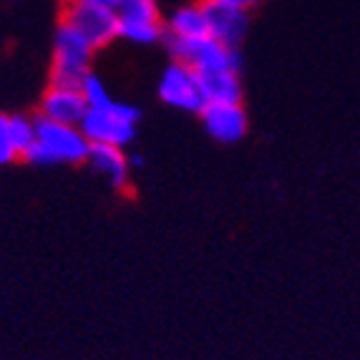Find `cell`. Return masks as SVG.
I'll use <instances>...</instances> for the list:
<instances>
[{
	"mask_svg": "<svg viewBox=\"0 0 360 360\" xmlns=\"http://www.w3.org/2000/svg\"><path fill=\"white\" fill-rule=\"evenodd\" d=\"M164 46L176 63H184L194 73H214V71H234L240 73V53L237 49H227L214 38H176L164 33Z\"/></svg>",
	"mask_w": 360,
	"mask_h": 360,
	"instance_id": "obj_1",
	"label": "cell"
},
{
	"mask_svg": "<svg viewBox=\"0 0 360 360\" xmlns=\"http://www.w3.org/2000/svg\"><path fill=\"white\" fill-rule=\"evenodd\" d=\"M139 119H141V111L136 106L114 101L108 108H89L78 129L89 144H106L124 149L136 136Z\"/></svg>",
	"mask_w": 360,
	"mask_h": 360,
	"instance_id": "obj_2",
	"label": "cell"
},
{
	"mask_svg": "<svg viewBox=\"0 0 360 360\" xmlns=\"http://www.w3.org/2000/svg\"><path fill=\"white\" fill-rule=\"evenodd\" d=\"M96 51L91 49L78 30L60 20L56 30L53 66H51V86L60 89H81L84 78L91 73V58Z\"/></svg>",
	"mask_w": 360,
	"mask_h": 360,
	"instance_id": "obj_3",
	"label": "cell"
},
{
	"mask_svg": "<svg viewBox=\"0 0 360 360\" xmlns=\"http://www.w3.org/2000/svg\"><path fill=\"white\" fill-rule=\"evenodd\" d=\"M33 131H36V141L46 149L51 156V164H84L89 156L91 144L81 134L78 127H68V124H58L46 116H33Z\"/></svg>",
	"mask_w": 360,
	"mask_h": 360,
	"instance_id": "obj_4",
	"label": "cell"
},
{
	"mask_svg": "<svg viewBox=\"0 0 360 360\" xmlns=\"http://www.w3.org/2000/svg\"><path fill=\"white\" fill-rule=\"evenodd\" d=\"M71 28L78 30V36L89 43L91 49L98 51L114 41L116 36V13L111 8L89 6V3H78V0H63V18Z\"/></svg>",
	"mask_w": 360,
	"mask_h": 360,
	"instance_id": "obj_5",
	"label": "cell"
},
{
	"mask_svg": "<svg viewBox=\"0 0 360 360\" xmlns=\"http://www.w3.org/2000/svg\"><path fill=\"white\" fill-rule=\"evenodd\" d=\"M199 11L205 15L207 36L219 41L227 49H237L242 38L247 36L250 18H247V11H242V8L229 6L224 0H202Z\"/></svg>",
	"mask_w": 360,
	"mask_h": 360,
	"instance_id": "obj_6",
	"label": "cell"
},
{
	"mask_svg": "<svg viewBox=\"0 0 360 360\" xmlns=\"http://www.w3.org/2000/svg\"><path fill=\"white\" fill-rule=\"evenodd\" d=\"M159 98L169 106L181 108V111H199L205 106L202 94H199L197 73L192 68H186L184 63H176V60L162 73Z\"/></svg>",
	"mask_w": 360,
	"mask_h": 360,
	"instance_id": "obj_7",
	"label": "cell"
},
{
	"mask_svg": "<svg viewBox=\"0 0 360 360\" xmlns=\"http://www.w3.org/2000/svg\"><path fill=\"white\" fill-rule=\"evenodd\" d=\"M207 134L222 144H234L247 134V114L242 103H205L197 111Z\"/></svg>",
	"mask_w": 360,
	"mask_h": 360,
	"instance_id": "obj_8",
	"label": "cell"
},
{
	"mask_svg": "<svg viewBox=\"0 0 360 360\" xmlns=\"http://www.w3.org/2000/svg\"><path fill=\"white\" fill-rule=\"evenodd\" d=\"M86 106L84 96L78 89H60V86H51L46 91V96L41 101V116L51 121H58V124H68V127H78L84 121Z\"/></svg>",
	"mask_w": 360,
	"mask_h": 360,
	"instance_id": "obj_9",
	"label": "cell"
},
{
	"mask_svg": "<svg viewBox=\"0 0 360 360\" xmlns=\"http://www.w3.org/2000/svg\"><path fill=\"white\" fill-rule=\"evenodd\" d=\"M86 162L96 169L98 174H103L114 189L127 192L129 189V159L119 146H106V144H91Z\"/></svg>",
	"mask_w": 360,
	"mask_h": 360,
	"instance_id": "obj_10",
	"label": "cell"
},
{
	"mask_svg": "<svg viewBox=\"0 0 360 360\" xmlns=\"http://www.w3.org/2000/svg\"><path fill=\"white\" fill-rule=\"evenodd\" d=\"M197 84L205 103H242V81L234 71L197 73Z\"/></svg>",
	"mask_w": 360,
	"mask_h": 360,
	"instance_id": "obj_11",
	"label": "cell"
},
{
	"mask_svg": "<svg viewBox=\"0 0 360 360\" xmlns=\"http://www.w3.org/2000/svg\"><path fill=\"white\" fill-rule=\"evenodd\" d=\"M119 25H159L162 13L156 0H121L114 8Z\"/></svg>",
	"mask_w": 360,
	"mask_h": 360,
	"instance_id": "obj_12",
	"label": "cell"
},
{
	"mask_svg": "<svg viewBox=\"0 0 360 360\" xmlns=\"http://www.w3.org/2000/svg\"><path fill=\"white\" fill-rule=\"evenodd\" d=\"M169 36L205 38L207 23H205L202 11H199V6H184V8H179V11L172 13V18H169Z\"/></svg>",
	"mask_w": 360,
	"mask_h": 360,
	"instance_id": "obj_13",
	"label": "cell"
},
{
	"mask_svg": "<svg viewBox=\"0 0 360 360\" xmlns=\"http://www.w3.org/2000/svg\"><path fill=\"white\" fill-rule=\"evenodd\" d=\"M8 134H11V144L15 149V154L23 156V151L33 144L36 139V131H33V119L20 114L8 116Z\"/></svg>",
	"mask_w": 360,
	"mask_h": 360,
	"instance_id": "obj_14",
	"label": "cell"
},
{
	"mask_svg": "<svg viewBox=\"0 0 360 360\" xmlns=\"http://www.w3.org/2000/svg\"><path fill=\"white\" fill-rule=\"evenodd\" d=\"M78 91H81V96H84V101L89 108H108L111 103H114L111 96H108L106 86H103L94 73H89V76L84 78V84H81Z\"/></svg>",
	"mask_w": 360,
	"mask_h": 360,
	"instance_id": "obj_15",
	"label": "cell"
},
{
	"mask_svg": "<svg viewBox=\"0 0 360 360\" xmlns=\"http://www.w3.org/2000/svg\"><path fill=\"white\" fill-rule=\"evenodd\" d=\"M18 159L15 149L11 144V134H8V116L0 114V167H6V164H13Z\"/></svg>",
	"mask_w": 360,
	"mask_h": 360,
	"instance_id": "obj_16",
	"label": "cell"
},
{
	"mask_svg": "<svg viewBox=\"0 0 360 360\" xmlns=\"http://www.w3.org/2000/svg\"><path fill=\"white\" fill-rule=\"evenodd\" d=\"M78 3H89V6H101V8H111V11H114L121 0H78Z\"/></svg>",
	"mask_w": 360,
	"mask_h": 360,
	"instance_id": "obj_17",
	"label": "cell"
},
{
	"mask_svg": "<svg viewBox=\"0 0 360 360\" xmlns=\"http://www.w3.org/2000/svg\"><path fill=\"white\" fill-rule=\"evenodd\" d=\"M224 3H229V6H237V8H242V11H247V8H252L255 3H259V0H224Z\"/></svg>",
	"mask_w": 360,
	"mask_h": 360,
	"instance_id": "obj_18",
	"label": "cell"
}]
</instances>
